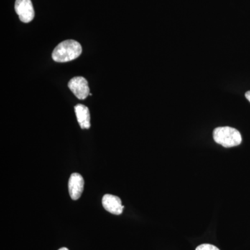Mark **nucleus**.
<instances>
[{
    "instance_id": "f03ea898",
    "label": "nucleus",
    "mask_w": 250,
    "mask_h": 250,
    "mask_svg": "<svg viewBox=\"0 0 250 250\" xmlns=\"http://www.w3.org/2000/svg\"><path fill=\"white\" fill-rule=\"evenodd\" d=\"M213 139L224 147H233L239 146L242 142L241 133L230 126H220L213 131Z\"/></svg>"
},
{
    "instance_id": "20e7f679",
    "label": "nucleus",
    "mask_w": 250,
    "mask_h": 250,
    "mask_svg": "<svg viewBox=\"0 0 250 250\" xmlns=\"http://www.w3.org/2000/svg\"><path fill=\"white\" fill-rule=\"evenodd\" d=\"M15 10L22 22H30L35 16L31 0H16Z\"/></svg>"
},
{
    "instance_id": "6e6552de",
    "label": "nucleus",
    "mask_w": 250,
    "mask_h": 250,
    "mask_svg": "<svg viewBox=\"0 0 250 250\" xmlns=\"http://www.w3.org/2000/svg\"><path fill=\"white\" fill-rule=\"evenodd\" d=\"M195 250H220V249L213 245L202 244L197 247Z\"/></svg>"
},
{
    "instance_id": "1a4fd4ad",
    "label": "nucleus",
    "mask_w": 250,
    "mask_h": 250,
    "mask_svg": "<svg viewBox=\"0 0 250 250\" xmlns=\"http://www.w3.org/2000/svg\"><path fill=\"white\" fill-rule=\"evenodd\" d=\"M246 98H247V100H248V101H249L250 103V91L246 92Z\"/></svg>"
},
{
    "instance_id": "7ed1b4c3",
    "label": "nucleus",
    "mask_w": 250,
    "mask_h": 250,
    "mask_svg": "<svg viewBox=\"0 0 250 250\" xmlns=\"http://www.w3.org/2000/svg\"><path fill=\"white\" fill-rule=\"evenodd\" d=\"M68 87L79 100H85L90 95L88 83L84 77H73L68 82Z\"/></svg>"
},
{
    "instance_id": "0eeeda50",
    "label": "nucleus",
    "mask_w": 250,
    "mask_h": 250,
    "mask_svg": "<svg viewBox=\"0 0 250 250\" xmlns=\"http://www.w3.org/2000/svg\"><path fill=\"white\" fill-rule=\"evenodd\" d=\"M77 121L82 129L90 127V116L89 109L83 104H77L75 106Z\"/></svg>"
},
{
    "instance_id": "423d86ee",
    "label": "nucleus",
    "mask_w": 250,
    "mask_h": 250,
    "mask_svg": "<svg viewBox=\"0 0 250 250\" xmlns=\"http://www.w3.org/2000/svg\"><path fill=\"white\" fill-rule=\"evenodd\" d=\"M103 205L105 210L114 215H121L124 209V206L122 205L121 198L111 194H106L103 197Z\"/></svg>"
},
{
    "instance_id": "f257e3e1",
    "label": "nucleus",
    "mask_w": 250,
    "mask_h": 250,
    "mask_svg": "<svg viewBox=\"0 0 250 250\" xmlns=\"http://www.w3.org/2000/svg\"><path fill=\"white\" fill-rule=\"evenodd\" d=\"M82 52L80 42L74 40H67L60 42L52 52L54 62H71L78 58Z\"/></svg>"
},
{
    "instance_id": "9d476101",
    "label": "nucleus",
    "mask_w": 250,
    "mask_h": 250,
    "mask_svg": "<svg viewBox=\"0 0 250 250\" xmlns=\"http://www.w3.org/2000/svg\"><path fill=\"white\" fill-rule=\"evenodd\" d=\"M58 250H69L67 249V248H60V249H59Z\"/></svg>"
},
{
    "instance_id": "39448f33",
    "label": "nucleus",
    "mask_w": 250,
    "mask_h": 250,
    "mask_svg": "<svg viewBox=\"0 0 250 250\" xmlns=\"http://www.w3.org/2000/svg\"><path fill=\"white\" fill-rule=\"evenodd\" d=\"M84 187V180L80 174L72 173L69 179L68 190L72 200H77L82 195Z\"/></svg>"
}]
</instances>
